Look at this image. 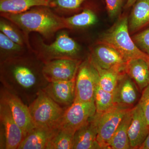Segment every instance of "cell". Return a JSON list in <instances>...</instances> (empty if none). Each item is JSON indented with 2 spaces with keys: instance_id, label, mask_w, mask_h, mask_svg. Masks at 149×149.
<instances>
[{
  "instance_id": "1",
  "label": "cell",
  "mask_w": 149,
  "mask_h": 149,
  "mask_svg": "<svg viewBox=\"0 0 149 149\" xmlns=\"http://www.w3.org/2000/svg\"><path fill=\"white\" fill-rule=\"evenodd\" d=\"M44 63L34 54L1 62V85L29 106L49 82L43 73Z\"/></svg>"
},
{
  "instance_id": "2",
  "label": "cell",
  "mask_w": 149,
  "mask_h": 149,
  "mask_svg": "<svg viewBox=\"0 0 149 149\" xmlns=\"http://www.w3.org/2000/svg\"><path fill=\"white\" fill-rule=\"evenodd\" d=\"M1 15L15 24L27 39L30 32H37L49 38L59 30L66 29L64 17L56 14L48 6L35 7L21 13H1Z\"/></svg>"
},
{
  "instance_id": "3",
  "label": "cell",
  "mask_w": 149,
  "mask_h": 149,
  "mask_svg": "<svg viewBox=\"0 0 149 149\" xmlns=\"http://www.w3.org/2000/svg\"><path fill=\"white\" fill-rule=\"evenodd\" d=\"M130 34L128 17L123 16L101 35L97 43L113 48L127 62L132 59L140 58L148 63L149 55L138 47Z\"/></svg>"
},
{
  "instance_id": "4",
  "label": "cell",
  "mask_w": 149,
  "mask_h": 149,
  "mask_svg": "<svg viewBox=\"0 0 149 149\" xmlns=\"http://www.w3.org/2000/svg\"><path fill=\"white\" fill-rule=\"evenodd\" d=\"M35 127H58L65 109L57 104L44 91H40L28 106Z\"/></svg>"
},
{
  "instance_id": "5",
  "label": "cell",
  "mask_w": 149,
  "mask_h": 149,
  "mask_svg": "<svg viewBox=\"0 0 149 149\" xmlns=\"http://www.w3.org/2000/svg\"><path fill=\"white\" fill-rule=\"evenodd\" d=\"M38 47L34 54L44 63L57 59H80V45L65 32H60L49 45L40 41Z\"/></svg>"
},
{
  "instance_id": "6",
  "label": "cell",
  "mask_w": 149,
  "mask_h": 149,
  "mask_svg": "<svg viewBox=\"0 0 149 149\" xmlns=\"http://www.w3.org/2000/svg\"><path fill=\"white\" fill-rule=\"evenodd\" d=\"M132 106L114 104L102 113L96 112L97 117V141L102 149H109L112 137L124 116L133 108Z\"/></svg>"
},
{
  "instance_id": "7",
  "label": "cell",
  "mask_w": 149,
  "mask_h": 149,
  "mask_svg": "<svg viewBox=\"0 0 149 149\" xmlns=\"http://www.w3.org/2000/svg\"><path fill=\"white\" fill-rule=\"evenodd\" d=\"M24 138L7 104L0 99V149H17Z\"/></svg>"
},
{
  "instance_id": "8",
  "label": "cell",
  "mask_w": 149,
  "mask_h": 149,
  "mask_svg": "<svg viewBox=\"0 0 149 149\" xmlns=\"http://www.w3.org/2000/svg\"><path fill=\"white\" fill-rule=\"evenodd\" d=\"M99 74L91 59L82 61L75 78V98L82 102L94 101V94Z\"/></svg>"
},
{
  "instance_id": "9",
  "label": "cell",
  "mask_w": 149,
  "mask_h": 149,
  "mask_svg": "<svg viewBox=\"0 0 149 149\" xmlns=\"http://www.w3.org/2000/svg\"><path fill=\"white\" fill-rule=\"evenodd\" d=\"M96 113L95 101L82 102L74 100L65 110L58 127L75 133Z\"/></svg>"
},
{
  "instance_id": "10",
  "label": "cell",
  "mask_w": 149,
  "mask_h": 149,
  "mask_svg": "<svg viewBox=\"0 0 149 149\" xmlns=\"http://www.w3.org/2000/svg\"><path fill=\"white\" fill-rule=\"evenodd\" d=\"M0 99L7 104L14 119L23 131L24 138L35 127L28 106L17 96L1 85Z\"/></svg>"
},
{
  "instance_id": "11",
  "label": "cell",
  "mask_w": 149,
  "mask_h": 149,
  "mask_svg": "<svg viewBox=\"0 0 149 149\" xmlns=\"http://www.w3.org/2000/svg\"><path fill=\"white\" fill-rule=\"evenodd\" d=\"M82 61L77 59H57L44 63L43 73L48 82L69 81L76 78Z\"/></svg>"
},
{
  "instance_id": "12",
  "label": "cell",
  "mask_w": 149,
  "mask_h": 149,
  "mask_svg": "<svg viewBox=\"0 0 149 149\" xmlns=\"http://www.w3.org/2000/svg\"><path fill=\"white\" fill-rule=\"evenodd\" d=\"M89 56L102 68L125 72L127 61L119 53L109 46L97 43Z\"/></svg>"
},
{
  "instance_id": "13",
  "label": "cell",
  "mask_w": 149,
  "mask_h": 149,
  "mask_svg": "<svg viewBox=\"0 0 149 149\" xmlns=\"http://www.w3.org/2000/svg\"><path fill=\"white\" fill-rule=\"evenodd\" d=\"M75 79L49 82L42 91L57 104L66 108L75 100Z\"/></svg>"
},
{
  "instance_id": "14",
  "label": "cell",
  "mask_w": 149,
  "mask_h": 149,
  "mask_svg": "<svg viewBox=\"0 0 149 149\" xmlns=\"http://www.w3.org/2000/svg\"><path fill=\"white\" fill-rule=\"evenodd\" d=\"M149 133L148 124L141 106L138 103L132 109V118L128 129L131 149L140 148Z\"/></svg>"
},
{
  "instance_id": "15",
  "label": "cell",
  "mask_w": 149,
  "mask_h": 149,
  "mask_svg": "<svg viewBox=\"0 0 149 149\" xmlns=\"http://www.w3.org/2000/svg\"><path fill=\"white\" fill-rule=\"evenodd\" d=\"M97 113L76 130L74 134L73 149H101L97 141Z\"/></svg>"
},
{
  "instance_id": "16",
  "label": "cell",
  "mask_w": 149,
  "mask_h": 149,
  "mask_svg": "<svg viewBox=\"0 0 149 149\" xmlns=\"http://www.w3.org/2000/svg\"><path fill=\"white\" fill-rule=\"evenodd\" d=\"M139 88L125 72L120 74L113 92L114 104L132 106L139 98Z\"/></svg>"
},
{
  "instance_id": "17",
  "label": "cell",
  "mask_w": 149,
  "mask_h": 149,
  "mask_svg": "<svg viewBox=\"0 0 149 149\" xmlns=\"http://www.w3.org/2000/svg\"><path fill=\"white\" fill-rule=\"evenodd\" d=\"M57 127H35L22 141L17 149H47Z\"/></svg>"
},
{
  "instance_id": "18",
  "label": "cell",
  "mask_w": 149,
  "mask_h": 149,
  "mask_svg": "<svg viewBox=\"0 0 149 149\" xmlns=\"http://www.w3.org/2000/svg\"><path fill=\"white\" fill-rule=\"evenodd\" d=\"M125 72L135 82L140 91H143L149 85V65L145 60L137 58L128 61Z\"/></svg>"
},
{
  "instance_id": "19",
  "label": "cell",
  "mask_w": 149,
  "mask_h": 149,
  "mask_svg": "<svg viewBox=\"0 0 149 149\" xmlns=\"http://www.w3.org/2000/svg\"><path fill=\"white\" fill-rule=\"evenodd\" d=\"M132 6L128 21L130 33L149 26V0H137Z\"/></svg>"
},
{
  "instance_id": "20",
  "label": "cell",
  "mask_w": 149,
  "mask_h": 149,
  "mask_svg": "<svg viewBox=\"0 0 149 149\" xmlns=\"http://www.w3.org/2000/svg\"><path fill=\"white\" fill-rule=\"evenodd\" d=\"M133 108L126 113L123 118L112 137L109 149H131L128 133L132 120Z\"/></svg>"
},
{
  "instance_id": "21",
  "label": "cell",
  "mask_w": 149,
  "mask_h": 149,
  "mask_svg": "<svg viewBox=\"0 0 149 149\" xmlns=\"http://www.w3.org/2000/svg\"><path fill=\"white\" fill-rule=\"evenodd\" d=\"M49 7V0H0L1 13H19L33 7Z\"/></svg>"
},
{
  "instance_id": "22",
  "label": "cell",
  "mask_w": 149,
  "mask_h": 149,
  "mask_svg": "<svg viewBox=\"0 0 149 149\" xmlns=\"http://www.w3.org/2000/svg\"><path fill=\"white\" fill-rule=\"evenodd\" d=\"M64 21L66 29H83L95 24L97 17L93 10L86 9L80 13L64 17Z\"/></svg>"
},
{
  "instance_id": "23",
  "label": "cell",
  "mask_w": 149,
  "mask_h": 149,
  "mask_svg": "<svg viewBox=\"0 0 149 149\" xmlns=\"http://www.w3.org/2000/svg\"><path fill=\"white\" fill-rule=\"evenodd\" d=\"M24 47L11 40L2 32H0L1 62L27 54Z\"/></svg>"
},
{
  "instance_id": "24",
  "label": "cell",
  "mask_w": 149,
  "mask_h": 149,
  "mask_svg": "<svg viewBox=\"0 0 149 149\" xmlns=\"http://www.w3.org/2000/svg\"><path fill=\"white\" fill-rule=\"evenodd\" d=\"M74 133L57 127L47 149H73Z\"/></svg>"
},
{
  "instance_id": "25",
  "label": "cell",
  "mask_w": 149,
  "mask_h": 149,
  "mask_svg": "<svg viewBox=\"0 0 149 149\" xmlns=\"http://www.w3.org/2000/svg\"><path fill=\"white\" fill-rule=\"evenodd\" d=\"M89 57L97 70L99 85L104 91L113 93L120 74L124 72H120L114 70L102 68Z\"/></svg>"
},
{
  "instance_id": "26",
  "label": "cell",
  "mask_w": 149,
  "mask_h": 149,
  "mask_svg": "<svg viewBox=\"0 0 149 149\" xmlns=\"http://www.w3.org/2000/svg\"><path fill=\"white\" fill-rule=\"evenodd\" d=\"M15 24L8 19L1 17L0 20V30L11 40L20 45L30 47L28 39Z\"/></svg>"
},
{
  "instance_id": "27",
  "label": "cell",
  "mask_w": 149,
  "mask_h": 149,
  "mask_svg": "<svg viewBox=\"0 0 149 149\" xmlns=\"http://www.w3.org/2000/svg\"><path fill=\"white\" fill-rule=\"evenodd\" d=\"M94 101L96 112H103L114 105L113 93L104 91L99 85L98 82L94 94Z\"/></svg>"
},
{
  "instance_id": "28",
  "label": "cell",
  "mask_w": 149,
  "mask_h": 149,
  "mask_svg": "<svg viewBox=\"0 0 149 149\" xmlns=\"http://www.w3.org/2000/svg\"><path fill=\"white\" fill-rule=\"evenodd\" d=\"M86 0H49V7L60 11L76 10Z\"/></svg>"
},
{
  "instance_id": "29",
  "label": "cell",
  "mask_w": 149,
  "mask_h": 149,
  "mask_svg": "<svg viewBox=\"0 0 149 149\" xmlns=\"http://www.w3.org/2000/svg\"><path fill=\"white\" fill-rule=\"evenodd\" d=\"M132 39L141 51L149 55V27L134 35Z\"/></svg>"
},
{
  "instance_id": "30",
  "label": "cell",
  "mask_w": 149,
  "mask_h": 149,
  "mask_svg": "<svg viewBox=\"0 0 149 149\" xmlns=\"http://www.w3.org/2000/svg\"><path fill=\"white\" fill-rule=\"evenodd\" d=\"M107 11L110 18L118 16L122 8L124 0H105Z\"/></svg>"
},
{
  "instance_id": "31",
  "label": "cell",
  "mask_w": 149,
  "mask_h": 149,
  "mask_svg": "<svg viewBox=\"0 0 149 149\" xmlns=\"http://www.w3.org/2000/svg\"><path fill=\"white\" fill-rule=\"evenodd\" d=\"M138 103L141 106L149 125V84L143 90L142 95Z\"/></svg>"
},
{
  "instance_id": "32",
  "label": "cell",
  "mask_w": 149,
  "mask_h": 149,
  "mask_svg": "<svg viewBox=\"0 0 149 149\" xmlns=\"http://www.w3.org/2000/svg\"><path fill=\"white\" fill-rule=\"evenodd\" d=\"M139 149H149V133L146 139Z\"/></svg>"
},
{
  "instance_id": "33",
  "label": "cell",
  "mask_w": 149,
  "mask_h": 149,
  "mask_svg": "<svg viewBox=\"0 0 149 149\" xmlns=\"http://www.w3.org/2000/svg\"><path fill=\"white\" fill-rule=\"evenodd\" d=\"M137 0H127L125 6V8H128L132 6Z\"/></svg>"
},
{
  "instance_id": "34",
  "label": "cell",
  "mask_w": 149,
  "mask_h": 149,
  "mask_svg": "<svg viewBox=\"0 0 149 149\" xmlns=\"http://www.w3.org/2000/svg\"><path fill=\"white\" fill-rule=\"evenodd\" d=\"M148 63L149 68V60Z\"/></svg>"
}]
</instances>
